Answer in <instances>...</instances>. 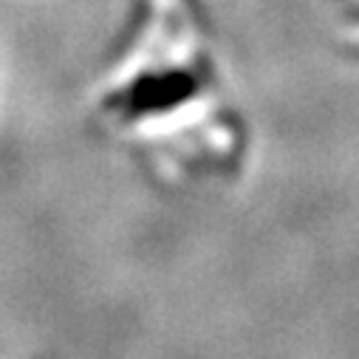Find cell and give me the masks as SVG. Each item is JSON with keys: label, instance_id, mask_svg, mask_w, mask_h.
<instances>
[{"label": "cell", "instance_id": "1", "mask_svg": "<svg viewBox=\"0 0 359 359\" xmlns=\"http://www.w3.org/2000/svg\"><path fill=\"white\" fill-rule=\"evenodd\" d=\"M190 79L187 76H153V79H142L133 91L128 94V111L130 114H147V111H158L167 108L172 102H178L187 91H190Z\"/></svg>", "mask_w": 359, "mask_h": 359}]
</instances>
